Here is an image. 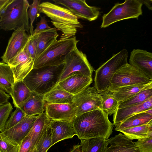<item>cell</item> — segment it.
I'll list each match as a JSON object with an SVG mask.
<instances>
[{"instance_id": "1", "label": "cell", "mask_w": 152, "mask_h": 152, "mask_svg": "<svg viewBox=\"0 0 152 152\" xmlns=\"http://www.w3.org/2000/svg\"><path fill=\"white\" fill-rule=\"evenodd\" d=\"M78 139L100 138L107 140L112 134L114 125L108 115L98 109L76 117L72 123Z\"/></svg>"}, {"instance_id": "2", "label": "cell", "mask_w": 152, "mask_h": 152, "mask_svg": "<svg viewBox=\"0 0 152 152\" xmlns=\"http://www.w3.org/2000/svg\"><path fill=\"white\" fill-rule=\"evenodd\" d=\"M39 13L45 14L51 20V22L62 34L59 39H65L75 35L77 29L83 27L76 16L68 9L48 1L40 3Z\"/></svg>"}, {"instance_id": "3", "label": "cell", "mask_w": 152, "mask_h": 152, "mask_svg": "<svg viewBox=\"0 0 152 152\" xmlns=\"http://www.w3.org/2000/svg\"><path fill=\"white\" fill-rule=\"evenodd\" d=\"M64 66V63L33 69L23 82L31 91L44 95L58 84Z\"/></svg>"}, {"instance_id": "4", "label": "cell", "mask_w": 152, "mask_h": 152, "mask_svg": "<svg viewBox=\"0 0 152 152\" xmlns=\"http://www.w3.org/2000/svg\"><path fill=\"white\" fill-rule=\"evenodd\" d=\"M29 5L26 0H10L0 14V30L11 31L23 26L28 33Z\"/></svg>"}, {"instance_id": "5", "label": "cell", "mask_w": 152, "mask_h": 152, "mask_svg": "<svg viewBox=\"0 0 152 152\" xmlns=\"http://www.w3.org/2000/svg\"><path fill=\"white\" fill-rule=\"evenodd\" d=\"M79 41L75 37L56 39L34 60L33 69L64 63L66 56L77 46Z\"/></svg>"}, {"instance_id": "6", "label": "cell", "mask_w": 152, "mask_h": 152, "mask_svg": "<svg viewBox=\"0 0 152 152\" xmlns=\"http://www.w3.org/2000/svg\"><path fill=\"white\" fill-rule=\"evenodd\" d=\"M128 52L124 49L113 56L95 72L94 87L99 93L106 90L115 72L128 63Z\"/></svg>"}, {"instance_id": "7", "label": "cell", "mask_w": 152, "mask_h": 152, "mask_svg": "<svg viewBox=\"0 0 152 152\" xmlns=\"http://www.w3.org/2000/svg\"><path fill=\"white\" fill-rule=\"evenodd\" d=\"M142 4L140 0H126L116 4L110 11L102 16L101 27L104 28L118 21L131 18L138 19L142 15Z\"/></svg>"}, {"instance_id": "8", "label": "cell", "mask_w": 152, "mask_h": 152, "mask_svg": "<svg viewBox=\"0 0 152 152\" xmlns=\"http://www.w3.org/2000/svg\"><path fill=\"white\" fill-rule=\"evenodd\" d=\"M152 81L142 72L128 63L115 72L107 89L113 93L121 87L146 84Z\"/></svg>"}, {"instance_id": "9", "label": "cell", "mask_w": 152, "mask_h": 152, "mask_svg": "<svg viewBox=\"0 0 152 152\" xmlns=\"http://www.w3.org/2000/svg\"><path fill=\"white\" fill-rule=\"evenodd\" d=\"M94 70L86 54L79 50L76 46L65 59L59 82L75 74H80L92 77Z\"/></svg>"}, {"instance_id": "10", "label": "cell", "mask_w": 152, "mask_h": 152, "mask_svg": "<svg viewBox=\"0 0 152 152\" xmlns=\"http://www.w3.org/2000/svg\"><path fill=\"white\" fill-rule=\"evenodd\" d=\"M102 99L97 90L88 86L74 96L73 103L76 111V117L90 111L102 109Z\"/></svg>"}, {"instance_id": "11", "label": "cell", "mask_w": 152, "mask_h": 152, "mask_svg": "<svg viewBox=\"0 0 152 152\" xmlns=\"http://www.w3.org/2000/svg\"><path fill=\"white\" fill-rule=\"evenodd\" d=\"M28 41L21 50L8 64L13 74L15 83L23 81L33 69L34 61L28 51Z\"/></svg>"}, {"instance_id": "12", "label": "cell", "mask_w": 152, "mask_h": 152, "mask_svg": "<svg viewBox=\"0 0 152 152\" xmlns=\"http://www.w3.org/2000/svg\"><path fill=\"white\" fill-rule=\"evenodd\" d=\"M55 4L61 5L68 9L77 19L81 18L90 21L96 20L99 14V8L90 6L85 0H53Z\"/></svg>"}, {"instance_id": "13", "label": "cell", "mask_w": 152, "mask_h": 152, "mask_svg": "<svg viewBox=\"0 0 152 152\" xmlns=\"http://www.w3.org/2000/svg\"><path fill=\"white\" fill-rule=\"evenodd\" d=\"M29 36L26 33L23 26L15 29L9 40L5 52L1 57L2 62L8 64L9 61L23 48Z\"/></svg>"}, {"instance_id": "14", "label": "cell", "mask_w": 152, "mask_h": 152, "mask_svg": "<svg viewBox=\"0 0 152 152\" xmlns=\"http://www.w3.org/2000/svg\"><path fill=\"white\" fill-rule=\"evenodd\" d=\"M45 114L51 121H60L72 124L76 117L75 107L73 104H53L46 103Z\"/></svg>"}, {"instance_id": "15", "label": "cell", "mask_w": 152, "mask_h": 152, "mask_svg": "<svg viewBox=\"0 0 152 152\" xmlns=\"http://www.w3.org/2000/svg\"><path fill=\"white\" fill-rule=\"evenodd\" d=\"M129 64L152 80V54L146 50L133 49L131 52Z\"/></svg>"}, {"instance_id": "16", "label": "cell", "mask_w": 152, "mask_h": 152, "mask_svg": "<svg viewBox=\"0 0 152 152\" xmlns=\"http://www.w3.org/2000/svg\"><path fill=\"white\" fill-rule=\"evenodd\" d=\"M92 82V77L75 74L59 82L58 84L61 88L74 96L89 86Z\"/></svg>"}, {"instance_id": "17", "label": "cell", "mask_w": 152, "mask_h": 152, "mask_svg": "<svg viewBox=\"0 0 152 152\" xmlns=\"http://www.w3.org/2000/svg\"><path fill=\"white\" fill-rule=\"evenodd\" d=\"M37 116L26 115L16 125L2 132L12 140L20 143L31 129Z\"/></svg>"}, {"instance_id": "18", "label": "cell", "mask_w": 152, "mask_h": 152, "mask_svg": "<svg viewBox=\"0 0 152 152\" xmlns=\"http://www.w3.org/2000/svg\"><path fill=\"white\" fill-rule=\"evenodd\" d=\"M103 152H139L132 140L120 133L106 140Z\"/></svg>"}, {"instance_id": "19", "label": "cell", "mask_w": 152, "mask_h": 152, "mask_svg": "<svg viewBox=\"0 0 152 152\" xmlns=\"http://www.w3.org/2000/svg\"><path fill=\"white\" fill-rule=\"evenodd\" d=\"M52 131L51 146L65 139L72 138L76 134L71 123L64 121L50 120Z\"/></svg>"}, {"instance_id": "20", "label": "cell", "mask_w": 152, "mask_h": 152, "mask_svg": "<svg viewBox=\"0 0 152 152\" xmlns=\"http://www.w3.org/2000/svg\"><path fill=\"white\" fill-rule=\"evenodd\" d=\"M45 103L44 95L31 91L29 97L19 108L26 115L38 116L44 112Z\"/></svg>"}, {"instance_id": "21", "label": "cell", "mask_w": 152, "mask_h": 152, "mask_svg": "<svg viewBox=\"0 0 152 152\" xmlns=\"http://www.w3.org/2000/svg\"><path fill=\"white\" fill-rule=\"evenodd\" d=\"M151 108H152V97L142 103L118 108L113 114V124L115 125L131 116Z\"/></svg>"}, {"instance_id": "22", "label": "cell", "mask_w": 152, "mask_h": 152, "mask_svg": "<svg viewBox=\"0 0 152 152\" xmlns=\"http://www.w3.org/2000/svg\"><path fill=\"white\" fill-rule=\"evenodd\" d=\"M152 88V81L144 84L131 85L121 87L112 93L113 97L119 103L144 90Z\"/></svg>"}, {"instance_id": "23", "label": "cell", "mask_w": 152, "mask_h": 152, "mask_svg": "<svg viewBox=\"0 0 152 152\" xmlns=\"http://www.w3.org/2000/svg\"><path fill=\"white\" fill-rule=\"evenodd\" d=\"M74 96L61 88L58 84L44 95L46 103L53 104H73Z\"/></svg>"}, {"instance_id": "24", "label": "cell", "mask_w": 152, "mask_h": 152, "mask_svg": "<svg viewBox=\"0 0 152 152\" xmlns=\"http://www.w3.org/2000/svg\"><path fill=\"white\" fill-rule=\"evenodd\" d=\"M152 121V115L142 112L134 115L115 125V130L120 132L132 127L148 123Z\"/></svg>"}, {"instance_id": "25", "label": "cell", "mask_w": 152, "mask_h": 152, "mask_svg": "<svg viewBox=\"0 0 152 152\" xmlns=\"http://www.w3.org/2000/svg\"><path fill=\"white\" fill-rule=\"evenodd\" d=\"M58 36L57 30L55 27L42 31L38 33L37 48L34 60L57 39Z\"/></svg>"}, {"instance_id": "26", "label": "cell", "mask_w": 152, "mask_h": 152, "mask_svg": "<svg viewBox=\"0 0 152 152\" xmlns=\"http://www.w3.org/2000/svg\"><path fill=\"white\" fill-rule=\"evenodd\" d=\"M120 132L132 140L152 137V121L147 124L125 129Z\"/></svg>"}, {"instance_id": "27", "label": "cell", "mask_w": 152, "mask_h": 152, "mask_svg": "<svg viewBox=\"0 0 152 152\" xmlns=\"http://www.w3.org/2000/svg\"><path fill=\"white\" fill-rule=\"evenodd\" d=\"M14 83L13 74L9 66L0 62V88L10 96Z\"/></svg>"}, {"instance_id": "28", "label": "cell", "mask_w": 152, "mask_h": 152, "mask_svg": "<svg viewBox=\"0 0 152 152\" xmlns=\"http://www.w3.org/2000/svg\"><path fill=\"white\" fill-rule=\"evenodd\" d=\"M31 91L23 81L15 83L10 96L16 108H20L22 104L30 96Z\"/></svg>"}, {"instance_id": "29", "label": "cell", "mask_w": 152, "mask_h": 152, "mask_svg": "<svg viewBox=\"0 0 152 152\" xmlns=\"http://www.w3.org/2000/svg\"><path fill=\"white\" fill-rule=\"evenodd\" d=\"M50 121L45 112L37 116L31 129L27 135L31 137L34 147L45 126Z\"/></svg>"}, {"instance_id": "30", "label": "cell", "mask_w": 152, "mask_h": 152, "mask_svg": "<svg viewBox=\"0 0 152 152\" xmlns=\"http://www.w3.org/2000/svg\"><path fill=\"white\" fill-rule=\"evenodd\" d=\"M80 152H103L106 140L100 138L80 139Z\"/></svg>"}, {"instance_id": "31", "label": "cell", "mask_w": 152, "mask_h": 152, "mask_svg": "<svg viewBox=\"0 0 152 152\" xmlns=\"http://www.w3.org/2000/svg\"><path fill=\"white\" fill-rule=\"evenodd\" d=\"M112 93L107 89L100 93L102 100L101 109L109 115L115 113L119 104L112 96Z\"/></svg>"}, {"instance_id": "32", "label": "cell", "mask_w": 152, "mask_h": 152, "mask_svg": "<svg viewBox=\"0 0 152 152\" xmlns=\"http://www.w3.org/2000/svg\"><path fill=\"white\" fill-rule=\"evenodd\" d=\"M49 122L45 126L35 146L37 152H47L52 146V131Z\"/></svg>"}, {"instance_id": "33", "label": "cell", "mask_w": 152, "mask_h": 152, "mask_svg": "<svg viewBox=\"0 0 152 152\" xmlns=\"http://www.w3.org/2000/svg\"><path fill=\"white\" fill-rule=\"evenodd\" d=\"M152 97V88L143 90L129 99L119 103L118 108H124L143 102Z\"/></svg>"}, {"instance_id": "34", "label": "cell", "mask_w": 152, "mask_h": 152, "mask_svg": "<svg viewBox=\"0 0 152 152\" xmlns=\"http://www.w3.org/2000/svg\"><path fill=\"white\" fill-rule=\"evenodd\" d=\"M20 143L13 140L3 132H0V152H19Z\"/></svg>"}, {"instance_id": "35", "label": "cell", "mask_w": 152, "mask_h": 152, "mask_svg": "<svg viewBox=\"0 0 152 152\" xmlns=\"http://www.w3.org/2000/svg\"><path fill=\"white\" fill-rule=\"evenodd\" d=\"M41 0H34L33 3L29 5L28 11V16L30 19V35L32 36L34 34L33 23L35 19L40 15L39 6Z\"/></svg>"}, {"instance_id": "36", "label": "cell", "mask_w": 152, "mask_h": 152, "mask_svg": "<svg viewBox=\"0 0 152 152\" xmlns=\"http://www.w3.org/2000/svg\"><path fill=\"white\" fill-rule=\"evenodd\" d=\"M26 115L20 108H16V109L11 113L10 118L7 119L4 131L8 130L16 125Z\"/></svg>"}, {"instance_id": "37", "label": "cell", "mask_w": 152, "mask_h": 152, "mask_svg": "<svg viewBox=\"0 0 152 152\" xmlns=\"http://www.w3.org/2000/svg\"><path fill=\"white\" fill-rule=\"evenodd\" d=\"M10 102L0 106V132H3L7 121L12 110Z\"/></svg>"}, {"instance_id": "38", "label": "cell", "mask_w": 152, "mask_h": 152, "mask_svg": "<svg viewBox=\"0 0 152 152\" xmlns=\"http://www.w3.org/2000/svg\"><path fill=\"white\" fill-rule=\"evenodd\" d=\"M134 142L139 152H152V137L143 138Z\"/></svg>"}, {"instance_id": "39", "label": "cell", "mask_w": 152, "mask_h": 152, "mask_svg": "<svg viewBox=\"0 0 152 152\" xmlns=\"http://www.w3.org/2000/svg\"><path fill=\"white\" fill-rule=\"evenodd\" d=\"M38 34L30 35L28 41V48L30 55L34 61L36 56L38 45Z\"/></svg>"}, {"instance_id": "40", "label": "cell", "mask_w": 152, "mask_h": 152, "mask_svg": "<svg viewBox=\"0 0 152 152\" xmlns=\"http://www.w3.org/2000/svg\"><path fill=\"white\" fill-rule=\"evenodd\" d=\"M34 148L31 137L26 136L21 142L19 152H31Z\"/></svg>"}, {"instance_id": "41", "label": "cell", "mask_w": 152, "mask_h": 152, "mask_svg": "<svg viewBox=\"0 0 152 152\" xmlns=\"http://www.w3.org/2000/svg\"><path fill=\"white\" fill-rule=\"evenodd\" d=\"M51 27L48 25L47 21L45 16H41L40 20L37 24L36 27L34 30L33 35H35L40 31L51 28Z\"/></svg>"}, {"instance_id": "42", "label": "cell", "mask_w": 152, "mask_h": 152, "mask_svg": "<svg viewBox=\"0 0 152 152\" xmlns=\"http://www.w3.org/2000/svg\"><path fill=\"white\" fill-rule=\"evenodd\" d=\"M10 96L0 88V106L8 103Z\"/></svg>"}, {"instance_id": "43", "label": "cell", "mask_w": 152, "mask_h": 152, "mask_svg": "<svg viewBox=\"0 0 152 152\" xmlns=\"http://www.w3.org/2000/svg\"><path fill=\"white\" fill-rule=\"evenodd\" d=\"M10 0H0V14L3 10Z\"/></svg>"}, {"instance_id": "44", "label": "cell", "mask_w": 152, "mask_h": 152, "mask_svg": "<svg viewBox=\"0 0 152 152\" xmlns=\"http://www.w3.org/2000/svg\"><path fill=\"white\" fill-rule=\"evenodd\" d=\"M140 1L143 4H144L150 10H152V0H140Z\"/></svg>"}, {"instance_id": "45", "label": "cell", "mask_w": 152, "mask_h": 152, "mask_svg": "<svg viewBox=\"0 0 152 152\" xmlns=\"http://www.w3.org/2000/svg\"><path fill=\"white\" fill-rule=\"evenodd\" d=\"M69 152H80V145L79 144L74 145Z\"/></svg>"}, {"instance_id": "46", "label": "cell", "mask_w": 152, "mask_h": 152, "mask_svg": "<svg viewBox=\"0 0 152 152\" xmlns=\"http://www.w3.org/2000/svg\"><path fill=\"white\" fill-rule=\"evenodd\" d=\"M145 112L148 114L152 115V108L149 109Z\"/></svg>"}, {"instance_id": "47", "label": "cell", "mask_w": 152, "mask_h": 152, "mask_svg": "<svg viewBox=\"0 0 152 152\" xmlns=\"http://www.w3.org/2000/svg\"><path fill=\"white\" fill-rule=\"evenodd\" d=\"M31 152H37L35 148H34V149L33 150V151Z\"/></svg>"}, {"instance_id": "48", "label": "cell", "mask_w": 152, "mask_h": 152, "mask_svg": "<svg viewBox=\"0 0 152 152\" xmlns=\"http://www.w3.org/2000/svg\"></svg>"}]
</instances>
